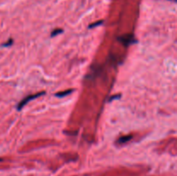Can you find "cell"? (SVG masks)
<instances>
[{
	"instance_id": "5b68a950",
	"label": "cell",
	"mask_w": 177,
	"mask_h": 176,
	"mask_svg": "<svg viewBox=\"0 0 177 176\" xmlns=\"http://www.w3.org/2000/svg\"><path fill=\"white\" fill-rule=\"evenodd\" d=\"M103 23V21H98L97 22H95V23H92L90 26H89V29H92V28H93V27H97L98 25H101Z\"/></svg>"
},
{
	"instance_id": "8992f818",
	"label": "cell",
	"mask_w": 177,
	"mask_h": 176,
	"mask_svg": "<svg viewBox=\"0 0 177 176\" xmlns=\"http://www.w3.org/2000/svg\"><path fill=\"white\" fill-rule=\"evenodd\" d=\"M12 43H13V39H9V41H7V42H5V43H4L2 46L3 47H9V46H11V45H12Z\"/></svg>"
},
{
	"instance_id": "ba28073f",
	"label": "cell",
	"mask_w": 177,
	"mask_h": 176,
	"mask_svg": "<svg viewBox=\"0 0 177 176\" xmlns=\"http://www.w3.org/2000/svg\"><path fill=\"white\" fill-rule=\"evenodd\" d=\"M120 98V96L118 95V96H114V97H112V98H110V101H112V100H113V99H116V98Z\"/></svg>"
},
{
	"instance_id": "7a4b0ae2",
	"label": "cell",
	"mask_w": 177,
	"mask_h": 176,
	"mask_svg": "<svg viewBox=\"0 0 177 176\" xmlns=\"http://www.w3.org/2000/svg\"><path fill=\"white\" fill-rule=\"evenodd\" d=\"M118 40L125 47H128V46H130L131 44H132V43H134L136 41L134 36L131 35V34H126V35L118 36Z\"/></svg>"
},
{
	"instance_id": "6da1fadb",
	"label": "cell",
	"mask_w": 177,
	"mask_h": 176,
	"mask_svg": "<svg viewBox=\"0 0 177 176\" xmlns=\"http://www.w3.org/2000/svg\"><path fill=\"white\" fill-rule=\"evenodd\" d=\"M44 94H45V92H41V93H36V94H30V95L25 97V98H23L21 102H19V104H18V106H17L18 111H21V110L22 109V107H23L25 104H27L30 100H33V99H35V98L41 97V96H42V95H44Z\"/></svg>"
},
{
	"instance_id": "277c9868",
	"label": "cell",
	"mask_w": 177,
	"mask_h": 176,
	"mask_svg": "<svg viewBox=\"0 0 177 176\" xmlns=\"http://www.w3.org/2000/svg\"><path fill=\"white\" fill-rule=\"evenodd\" d=\"M132 136H125V137H120L118 140V143L119 144H124V143H126L127 142H129L130 140H131Z\"/></svg>"
},
{
	"instance_id": "3957f363",
	"label": "cell",
	"mask_w": 177,
	"mask_h": 176,
	"mask_svg": "<svg viewBox=\"0 0 177 176\" xmlns=\"http://www.w3.org/2000/svg\"><path fill=\"white\" fill-rule=\"evenodd\" d=\"M74 92L73 89H69V90H66V91H63V92H60V93H57L55 94V97H59V98H62V97H65L67 95H69L70 93H72Z\"/></svg>"
},
{
	"instance_id": "52a82bcc",
	"label": "cell",
	"mask_w": 177,
	"mask_h": 176,
	"mask_svg": "<svg viewBox=\"0 0 177 176\" xmlns=\"http://www.w3.org/2000/svg\"><path fill=\"white\" fill-rule=\"evenodd\" d=\"M60 32H62V30H61V29H55V30H54V31L52 32L51 36H55L58 35V34L60 33Z\"/></svg>"
}]
</instances>
